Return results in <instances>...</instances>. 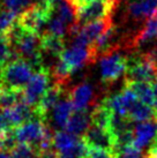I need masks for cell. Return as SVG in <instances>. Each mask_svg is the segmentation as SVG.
<instances>
[{
  "instance_id": "obj_1",
  "label": "cell",
  "mask_w": 157,
  "mask_h": 158,
  "mask_svg": "<svg viewBox=\"0 0 157 158\" xmlns=\"http://www.w3.org/2000/svg\"><path fill=\"white\" fill-rule=\"evenodd\" d=\"M6 36L11 42L16 57L30 62L34 67H43V48L40 36L24 29L19 21Z\"/></svg>"
},
{
  "instance_id": "obj_2",
  "label": "cell",
  "mask_w": 157,
  "mask_h": 158,
  "mask_svg": "<svg viewBox=\"0 0 157 158\" xmlns=\"http://www.w3.org/2000/svg\"><path fill=\"white\" fill-rule=\"evenodd\" d=\"M35 67L23 59H15L9 61L0 70V81L4 89H12L22 91L27 83L32 77Z\"/></svg>"
},
{
  "instance_id": "obj_3",
  "label": "cell",
  "mask_w": 157,
  "mask_h": 158,
  "mask_svg": "<svg viewBox=\"0 0 157 158\" xmlns=\"http://www.w3.org/2000/svg\"><path fill=\"white\" fill-rule=\"evenodd\" d=\"M56 2H34L27 10L20 14L19 23L27 30L42 36L45 32V28H48L49 21L54 12Z\"/></svg>"
},
{
  "instance_id": "obj_4",
  "label": "cell",
  "mask_w": 157,
  "mask_h": 158,
  "mask_svg": "<svg viewBox=\"0 0 157 158\" xmlns=\"http://www.w3.org/2000/svg\"><path fill=\"white\" fill-rule=\"evenodd\" d=\"M53 149L58 158H87L89 147L83 137L64 129L53 133Z\"/></svg>"
},
{
  "instance_id": "obj_5",
  "label": "cell",
  "mask_w": 157,
  "mask_h": 158,
  "mask_svg": "<svg viewBox=\"0 0 157 158\" xmlns=\"http://www.w3.org/2000/svg\"><path fill=\"white\" fill-rule=\"evenodd\" d=\"M50 133L46 121L37 115L14 129V135L19 144L28 145L35 151H37L42 141Z\"/></svg>"
},
{
  "instance_id": "obj_6",
  "label": "cell",
  "mask_w": 157,
  "mask_h": 158,
  "mask_svg": "<svg viewBox=\"0 0 157 158\" xmlns=\"http://www.w3.org/2000/svg\"><path fill=\"white\" fill-rule=\"evenodd\" d=\"M125 81L153 82L157 76V65L150 53L128 57Z\"/></svg>"
},
{
  "instance_id": "obj_7",
  "label": "cell",
  "mask_w": 157,
  "mask_h": 158,
  "mask_svg": "<svg viewBox=\"0 0 157 158\" xmlns=\"http://www.w3.org/2000/svg\"><path fill=\"white\" fill-rule=\"evenodd\" d=\"M128 57L118 51V48L104 53L100 58V81L104 84H112L126 73Z\"/></svg>"
},
{
  "instance_id": "obj_8",
  "label": "cell",
  "mask_w": 157,
  "mask_h": 158,
  "mask_svg": "<svg viewBox=\"0 0 157 158\" xmlns=\"http://www.w3.org/2000/svg\"><path fill=\"white\" fill-rule=\"evenodd\" d=\"M116 4L111 0H94L75 8V22L80 26L110 18Z\"/></svg>"
},
{
  "instance_id": "obj_9",
  "label": "cell",
  "mask_w": 157,
  "mask_h": 158,
  "mask_svg": "<svg viewBox=\"0 0 157 158\" xmlns=\"http://www.w3.org/2000/svg\"><path fill=\"white\" fill-rule=\"evenodd\" d=\"M97 54L92 46H82V45L73 44L70 48H65L58 60L64 64V66L74 74L75 72L82 69L88 64H92L96 60Z\"/></svg>"
},
{
  "instance_id": "obj_10",
  "label": "cell",
  "mask_w": 157,
  "mask_h": 158,
  "mask_svg": "<svg viewBox=\"0 0 157 158\" xmlns=\"http://www.w3.org/2000/svg\"><path fill=\"white\" fill-rule=\"evenodd\" d=\"M50 76L51 74L48 68H38L22 90L23 102H26L27 104H29L32 107H36L40 98L44 96V94L50 87Z\"/></svg>"
},
{
  "instance_id": "obj_11",
  "label": "cell",
  "mask_w": 157,
  "mask_h": 158,
  "mask_svg": "<svg viewBox=\"0 0 157 158\" xmlns=\"http://www.w3.org/2000/svg\"><path fill=\"white\" fill-rule=\"evenodd\" d=\"M138 101L139 99L135 96V94L129 88L124 85V89L119 94L106 97L102 103L113 114L128 119V112Z\"/></svg>"
},
{
  "instance_id": "obj_12",
  "label": "cell",
  "mask_w": 157,
  "mask_h": 158,
  "mask_svg": "<svg viewBox=\"0 0 157 158\" xmlns=\"http://www.w3.org/2000/svg\"><path fill=\"white\" fill-rule=\"evenodd\" d=\"M110 26H112V18L111 16L104 19V20H100V21H95V22L81 26L78 32L73 36L74 44L82 45V46H92L95 40Z\"/></svg>"
},
{
  "instance_id": "obj_13",
  "label": "cell",
  "mask_w": 157,
  "mask_h": 158,
  "mask_svg": "<svg viewBox=\"0 0 157 158\" xmlns=\"http://www.w3.org/2000/svg\"><path fill=\"white\" fill-rule=\"evenodd\" d=\"M89 148H100L114 151L116 149V139L113 133L110 129L102 128L95 125H90L89 129L83 136Z\"/></svg>"
},
{
  "instance_id": "obj_14",
  "label": "cell",
  "mask_w": 157,
  "mask_h": 158,
  "mask_svg": "<svg viewBox=\"0 0 157 158\" xmlns=\"http://www.w3.org/2000/svg\"><path fill=\"white\" fill-rule=\"evenodd\" d=\"M62 92H64V85L62 84L54 82L52 85H50L46 92L44 94V96L40 98L37 106L35 107L37 117L46 121L50 112L53 111L56 105L60 102Z\"/></svg>"
},
{
  "instance_id": "obj_15",
  "label": "cell",
  "mask_w": 157,
  "mask_h": 158,
  "mask_svg": "<svg viewBox=\"0 0 157 158\" xmlns=\"http://www.w3.org/2000/svg\"><path fill=\"white\" fill-rule=\"evenodd\" d=\"M157 10V0H131L126 7L127 18L134 22L148 20Z\"/></svg>"
},
{
  "instance_id": "obj_16",
  "label": "cell",
  "mask_w": 157,
  "mask_h": 158,
  "mask_svg": "<svg viewBox=\"0 0 157 158\" xmlns=\"http://www.w3.org/2000/svg\"><path fill=\"white\" fill-rule=\"evenodd\" d=\"M68 98L70 99L72 104L74 106V110H89V106L91 105L95 101V92L94 89L89 83L83 82L68 92Z\"/></svg>"
},
{
  "instance_id": "obj_17",
  "label": "cell",
  "mask_w": 157,
  "mask_h": 158,
  "mask_svg": "<svg viewBox=\"0 0 157 158\" xmlns=\"http://www.w3.org/2000/svg\"><path fill=\"white\" fill-rule=\"evenodd\" d=\"M157 134L156 123L144 121L138 123L133 128V145L138 149L142 150L151 144Z\"/></svg>"
},
{
  "instance_id": "obj_18",
  "label": "cell",
  "mask_w": 157,
  "mask_h": 158,
  "mask_svg": "<svg viewBox=\"0 0 157 158\" xmlns=\"http://www.w3.org/2000/svg\"><path fill=\"white\" fill-rule=\"evenodd\" d=\"M90 125H91V117L89 110H74L66 125L65 131L70 134L83 137L90 127Z\"/></svg>"
},
{
  "instance_id": "obj_19",
  "label": "cell",
  "mask_w": 157,
  "mask_h": 158,
  "mask_svg": "<svg viewBox=\"0 0 157 158\" xmlns=\"http://www.w3.org/2000/svg\"><path fill=\"white\" fill-rule=\"evenodd\" d=\"M118 31L116 26H110L102 35L95 40V43L92 44V48L95 50L96 54H104L106 52H110L112 50L118 48L116 45V40H117Z\"/></svg>"
},
{
  "instance_id": "obj_20",
  "label": "cell",
  "mask_w": 157,
  "mask_h": 158,
  "mask_svg": "<svg viewBox=\"0 0 157 158\" xmlns=\"http://www.w3.org/2000/svg\"><path fill=\"white\" fill-rule=\"evenodd\" d=\"M73 112H74V106L68 96L65 99H60V102L52 111L53 121L57 125V127H59V129H65L66 125L68 123Z\"/></svg>"
},
{
  "instance_id": "obj_21",
  "label": "cell",
  "mask_w": 157,
  "mask_h": 158,
  "mask_svg": "<svg viewBox=\"0 0 157 158\" xmlns=\"http://www.w3.org/2000/svg\"><path fill=\"white\" fill-rule=\"evenodd\" d=\"M125 87L129 88L135 94L138 99L154 109V92L153 87L149 82H135V81H125Z\"/></svg>"
},
{
  "instance_id": "obj_22",
  "label": "cell",
  "mask_w": 157,
  "mask_h": 158,
  "mask_svg": "<svg viewBox=\"0 0 157 158\" xmlns=\"http://www.w3.org/2000/svg\"><path fill=\"white\" fill-rule=\"evenodd\" d=\"M40 42H42L43 53H49L58 58L66 48L64 37H59V36L52 35L49 32H45L40 36Z\"/></svg>"
},
{
  "instance_id": "obj_23",
  "label": "cell",
  "mask_w": 157,
  "mask_h": 158,
  "mask_svg": "<svg viewBox=\"0 0 157 158\" xmlns=\"http://www.w3.org/2000/svg\"><path fill=\"white\" fill-rule=\"evenodd\" d=\"M128 119L132 123L133 121H136V123L153 121V120H156V113L151 106L138 101L128 112Z\"/></svg>"
},
{
  "instance_id": "obj_24",
  "label": "cell",
  "mask_w": 157,
  "mask_h": 158,
  "mask_svg": "<svg viewBox=\"0 0 157 158\" xmlns=\"http://www.w3.org/2000/svg\"><path fill=\"white\" fill-rule=\"evenodd\" d=\"M90 117H91L92 125L110 129V127H111V119H112V112L103 103H100V104L96 105L92 109V111L90 112Z\"/></svg>"
},
{
  "instance_id": "obj_25",
  "label": "cell",
  "mask_w": 157,
  "mask_h": 158,
  "mask_svg": "<svg viewBox=\"0 0 157 158\" xmlns=\"http://www.w3.org/2000/svg\"><path fill=\"white\" fill-rule=\"evenodd\" d=\"M19 21V15L12 10L1 7L0 8V34H8Z\"/></svg>"
},
{
  "instance_id": "obj_26",
  "label": "cell",
  "mask_w": 157,
  "mask_h": 158,
  "mask_svg": "<svg viewBox=\"0 0 157 158\" xmlns=\"http://www.w3.org/2000/svg\"><path fill=\"white\" fill-rule=\"evenodd\" d=\"M23 101L22 91L4 89L0 95V107H12Z\"/></svg>"
},
{
  "instance_id": "obj_27",
  "label": "cell",
  "mask_w": 157,
  "mask_h": 158,
  "mask_svg": "<svg viewBox=\"0 0 157 158\" xmlns=\"http://www.w3.org/2000/svg\"><path fill=\"white\" fill-rule=\"evenodd\" d=\"M32 4V0H1V6L4 8L12 10L18 15L27 10Z\"/></svg>"
},
{
  "instance_id": "obj_28",
  "label": "cell",
  "mask_w": 157,
  "mask_h": 158,
  "mask_svg": "<svg viewBox=\"0 0 157 158\" xmlns=\"http://www.w3.org/2000/svg\"><path fill=\"white\" fill-rule=\"evenodd\" d=\"M11 158H39L34 149L24 144H19L15 149L11 152Z\"/></svg>"
},
{
  "instance_id": "obj_29",
  "label": "cell",
  "mask_w": 157,
  "mask_h": 158,
  "mask_svg": "<svg viewBox=\"0 0 157 158\" xmlns=\"http://www.w3.org/2000/svg\"><path fill=\"white\" fill-rule=\"evenodd\" d=\"M87 158H118V156L112 150L100 149V148H89Z\"/></svg>"
},
{
  "instance_id": "obj_30",
  "label": "cell",
  "mask_w": 157,
  "mask_h": 158,
  "mask_svg": "<svg viewBox=\"0 0 157 158\" xmlns=\"http://www.w3.org/2000/svg\"><path fill=\"white\" fill-rule=\"evenodd\" d=\"M151 87H153V92H154V110H155V113H156V120H157V76L153 81V85Z\"/></svg>"
},
{
  "instance_id": "obj_31",
  "label": "cell",
  "mask_w": 157,
  "mask_h": 158,
  "mask_svg": "<svg viewBox=\"0 0 157 158\" xmlns=\"http://www.w3.org/2000/svg\"><path fill=\"white\" fill-rule=\"evenodd\" d=\"M68 2L70 4V6L73 7V8H78L80 6H82L84 4H88V2H90V1H94V0H67Z\"/></svg>"
},
{
  "instance_id": "obj_32",
  "label": "cell",
  "mask_w": 157,
  "mask_h": 158,
  "mask_svg": "<svg viewBox=\"0 0 157 158\" xmlns=\"http://www.w3.org/2000/svg\"><path fill=\"white\" fill-rule=\"evenodd\" d=\"M148 151H154V152H157V134H156V136H155L154 141L151 142V144L149 145Z\"/></svg>"
},
{
  "instance_id": "obj_33",
  "label": "cell",
  "mask_w": 157,
  "mask_h": 158,
  "mask_svg": "<svg viewBox=\"0 0 157 158\" xmlns=\"http://www.w3.org/2000/svg\"><path fill=\"white\" fill-rule=\"evenodd\" d=\"M0 158H11V152L0 149Z\"/></svg>"
},
{
  "instance_id": "obj_34",
  "label": "cell",
  "mask_w": 157,
  "mask_h": 158,
  "mask_svg": "<svg viewBox=\"0 0 157 158\" xmlns=\"http://www.w3.org/2000/svg\"><path fill=\"white\" fill-rule=\"evenodd\" d=\"M150 54H151V57L154 58V60H155V62H156V65H157V46L150 52Z\"/></svg>"
},
{
  "instance_id": "obj_35",
  "label": "cell",
  "mask_w": 157,
  "mask_h": 158,
  "mask_svg": "<svg viewBox=\"0 0 157 158\" xmlns=\"http://www.w3.org/2000/svg\"><path fill=\"white\" fill-rule=\"evenodd\" d=\"M40 158H58V157H57V155H56V151H54L52 154H49V155H46V156H43V157H40Z\"/></svg>"
},
{
  "instance_id": "obj_36",
  "label": "cell",
  "mask_w": 157,
  "mask_h": 158,
  "mask_svg": "<svg viewBox=\"0 0 157 158\" xmlns=\"http://www.w3.org/2000/svg\"><path fill=\"white\" fill-rule=\"evenodd\" d=\"M45 1H52V2H56L58 0H37V2H45Z\"/></svg>"
},
{
  "instance_id": "obj_37",
  "label": "cell",
  "mask_w": 157,
  "mask_h": 158,
  "mask_svg": "<svg viewBox=\"0 0 157 158\" xmlns=\"http://www.w3.org/2000/svg\"><path fill=\"white\" fill-rule=\"evenodd\" d=\"M111 1H112V2H113V4H116V5H117V4H118V1H119V0H111Z\"/></svg>"
},
{
  "instance_id": "obj_38",
  "label": "cell",
  "mask_w": 157,
  "mask_h": 158,
  "mask_svg": "<svg viewBox=\"0 0 157 158\" xmlns=\"http://www.w3.org/2000/svg\"><path fill=\"white\" fill-rule=\"evenodd\" d=\"M0 149H1V148H0Z\"/></svg>"
}]
</instances>
